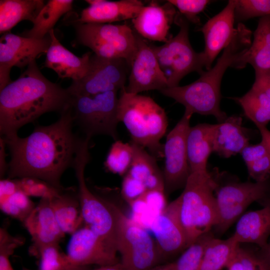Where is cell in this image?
Here are the masks:
<instances>
[{
  "label": "cell",
  "mask_w": 270,
  "mask_h": 270,
  "mask_svg": "<svg viewBox=\"0 0 270 270\" xmlns=\"http://www.w3.org/2000/svg\"><path fill=\"white\" fill-rule=\"evenodd\" d=\"M193 114L185 110L174 128L168 134L164 144V166L163 176L166 194L184 188L190 174L188 163L186 137Z\"/></svg>",
  "instance_id": "13"
},
{
  "label": "cell",
  "mask_w": 270,
  "mask_h": 270,
  "mask_svg": "<svg viewBox=\"0 0 270 270\" xmlns=\"http://www.w3.org/2000/svg\"><path fill=\"white\" fill-rule=\"evenodd\" d=\"M70 95L66 89L46 78L34 60L18 79L0 90V134L6 138L44 113L62 112Z\"/></svg>",
  "instance_id": "2"
},
{
  "label": "cell",
  "mask_w": 270,
  "mask_h": 270,
  "mask_svg": "<svg viewBox=\"0 0 270 270\" xmlns=\"http://www.w3.org/2000/svg\"><path fill=\"white\" fill-rule=\"evenodd\" d=\"M212 137V152L224 158L240 154L249 145L250 138L242 126V118L235 115L214 124Z\"/></svg>",
  "instance_id": "23"
},
{
  "label": "cell",
  "mask_w": 270,
  "mask_h": 270,
  "mask_svg": "<svg viewBox=\"0 0 270 270\" xmlns=\"http://www.w3.org/2000/svg\"><path fill=\"white\" fill-rule=\"evenodd\" d=\"M255 76H260L270 84V70L264 72H255Z\"/></svg>",
  "instance_id": "53"
},
{
  "label": "cell",
  "mask_w": 270,
  "mask_h": 270,
  "mask_svg": "<svg viewBox=\"0 0 270 270\" xmlns=\"http://www.w3.org/2000/svg\"><path fill=\"white\" fill-rule=\"evenodd\" d=\"M79 42L104 58L125 59L129 66L136 50V32L126 24H76Z\"/></svg>",
  "instance_id": "10"
},
{
  "label": "cell",
  "mask_w": 270,
  "mask_h": 270,
  "mask_svg": "<svg viewBox=\"0 0 270 270\" xmlns=\"http://www.w3.org/2000/svg\"><path fill=\"white\" fill-rule=\"evenodd\" d=\"M234 100L242 106L245 116L256 126H266L270 122V110L260 105L249 91Z\"/></svg>",
  "instance_id": "38"
},
{
  "label": "cell",
  "mask_w": 270,
  "mask_h": 270,
  "mask_svg": "<svg viewBox=\"0 0 270 270\" xmlns=\"http://www.w3.org/2000/svg\"><path fill=\"white\" fill-rule=\"evenodd\" d=\"M227 268L228 270H242V266L236 254Z\"/></svg>",
  "instance_id": "51"
},
{
  "label": "cell",
  "mask_w": 270,
  "mask_h": 270,
  "mask_svg": "<svg viewBox=\"0 0 270 270\" xmlns=\"http://www.w3.org/2000/svg\"><path fill=\"white\" fill-rule=\"evenodd\" d=\"M262 206H268L270 207V198H266L258 201Z\"/></svg>",
  "instance_id": "54"
},
{
  "label": "cell",
  "mask_w": 270,
  "mask_h": 270,
  "mask_svg": "<svg viewBox=\"0 0 270 270\" xmlns=\"http://www.w3.org/2000/svg\"><path fill=\"white\" fill-rule=\"evenodd\" d=\"M88 6L84 9L74 22L83 24H107L132 20L144 6L139 0H86Z\"/></svg>",
  "instance_id": "21"
},
{
  "label": "cell",
  "mask_w": 270,
  "mask_h": 270,
  "mask_svg": "<svg viewBox=\"0 0 270 270\" xmlns=\"http://www.w3.org/2000/svg\"><path fill=\"white\" fill-rule=\"evenodd\" d=\"M90 138L84 136L72 168L78 182V194L84 225L88 226L107 247L117 253L116 221L106 200L93 193L87 186L84 170L90 160Z\"/></svg>",
  "instance_id": "6"
},
{
  "label": "cell",
  "mask_w": 270,
  "mask_h": 270,
  "mask_svg": "<svg viewBox=\"0 0 270 270\" xmlns=\"http://www.w3.org/2000/svg\"><path fill=\"white\" fill-rule=\"evenodd\" d=\"M118 92H105L93 96H71L69 106L74 124L92 138L106 135L118 140Z\"/></svg>",
  "instance_id": "9"
},
{
  "label": "cell",
  "mask_w": 270,
  "mask_h": 270,
  "mask_svg": "<svg viewBox=\"0 0 270 270\" xmlns=\"http://www.w3.org/2000/svg\"><path fill=\"white\" fill-rule=\"evenodd\" d=\"M66 254L74 264L80 266L91 264L102 266L120 262L117 253L109 249L98 236L85 225L72 234Z\"/></svg>",
  "instance_id": "16"
},
{
  "label": "cell",
  "mask_w": 270,
  "mask_h": 270,
  "mask_svg": "<svg viewBox=\"0 0 270 270\" xmlns=\"http://www.w3.org/2000/svg\"><path fill=\"white\" fill-rule=\"evenodd\" d=\"M177 12L168 0L164 4L151 2L144 6L132 20L136 32L142 38L154 41L166 42L172 24Z\"/></svg>",
  "instance_id": "20"
},
{
  "label": "cell",
  "mask_w": 270,
  "mask_h": 270,
  "mask_svg": "<svg viewBox=\"0 0 270 270\" xmlns=\"http://www.w3.org/2000/svg\"><path fill=\"white\" fill-rule=\"evenodd\" d=\"M179 11L188 22L198 24V15L202 12L210 2L208 0H168Z\"/></svg>",
  "instance_id": "40"
},
{
  "label": "cell",
  "mask_w": 270,
  "mask_h": 270,
  "mask_svg": "<svg viewBox=\"0 0 270 270\" xmlns=\"http://www.w3.org/2000/svg\"><path fill=\"white\" fill-rule=\"evenodd\" d=\"M48 34L51 42L46 53L44 66L54 70L62 78H70L75 81L84 78L88 71L92 53L88 52L77 56L60 44L54 29Z\"/></svg>",
  "instance_id": "22"
},
{
  "label": "cell",
  "mask_w": 270,
  "mask_h": 270,
  "mask_svg": "<svg viewBox=\"0 0 270 270\" xmlns=\"http://www.w3.org/2000/svg\"><path fill=\"white\" fill-rule=\"evenodd\" d=\"M20 190L16 179H1L0 182V203Z\"/></svg>",
  "instance_id": "45"
},
{
  "label": "cell",
  "mask_w": 270,
  "mask_h": 270,
  "mask_svg": "<svg viewBox=\"0 0 270 270\" xmlns=\"http://www.w3.org/2000/svg\"><path fill=\"white\" fill-rule=\"evenodd\" d=\"M23 223L33 243L30 252L35 256L41 249L58 244L64 236L49 198H41Z\"/></svg>",
  "instance_id": "18"
},
{
  "label": "cell",
  "mask_w": 270,
  "mask_h": 270,
  "mask_svg": "<svg viewBox=\"0 0 270 270\" xmlns=\"http://www.w3.org/2000/svg\"></svg>",
  "instance_id": "55"
},
{
  "label": "cell",
  "mask_w": 270,
  "mask_h": 270,
  "mask_svg": "<svg viewBox=\"0 0 270 270\" xmlns=\"http://www.w3.org/2000/svg\"><path fill=\"white\" fill-rule=\"evenodd\" d=\"M236 0H230L218 14L210 18L200 30L203 34L205 46L202 52L208 70L220 52L229 44L234 34Z\"/></svg>",
  "instance_id": "19"
},
{
  "label": "cell",
  "mask_w": 270,
  "mask_h": 270,
  "mask_svg": "<svg viewBox=\"0 0 270 270\" xmlns=\"http://www.w3.org/2000/svg\"><path fill=\"white\" fill-rule=\"evenodd\" d=\"M136 45L132 58L128 83L124 88L130 94L148 90L160 91L168 87L150 45L136 32Z\"/></svg>",
  "instance_id": "15"
},
{
  "label": "cell",
  "mask_w": 270,
  "mask_h": 270,
  "mask_svg": "<svg viewBox=\"0 0 270 270\" xmlns=\"http://www.w3.org/2000/svg\"><path fill=\"white\" fill-rule=\"evenodd\" d=\"M150 228L161 256L174 255L188 246L180 218L178 198L155 215Z\"/></svg>",
  "instance_id": "17"
},
{
  "label": "cell",
  "mask_w": 270,
  "mask_h": 270,
  "mask_svg": "<svg viewBox=\"0 0 270 270\" xmlns=\"http://www.w3.org/2000/svg\"><path fill=\"white\" fill-rule=\"evenodd\" d=\"M259 253L270 267V241L264 246L260 248Z\"/></svg>",
  "instance_id": "50"
},
{
  "label": "cell",
  "mask_w": 270,
  "mask_h": 270,
  "mask_svg": "<svg viewBox=\"0 0 270 270\" xmlns=\"http://www.w3.org/2000/svg\"><path fill=\"white\" fill-rule=\"evenodd\" d=\"M50 200L58 225L64 234H72L84 226L76 188H64Z\"/></svg>",
  "instance_id": "25"
},
{
  "label": "cell",
  "mask_w": 270,
  "mask_h": 270,
  "mask_svg": "<svg viewBox=\"0 0 270 270\" xmlns=\"http://www.w3.org/2000/svg\"><path fill=\"white\" fill-rule=\"evenodd\" d=\"M35 206L29 196L20 190L0 203V210L4 212L22 222Z\"/></svg>",
  "instance_id": "35"
},
{
  "label": "cell",
  "mask_w": 270,
  "mask_h": 270,
  "mask_svg": "<svg viewBox=\"0 0 270 270\" xmlns=\"http://www.w3.org/2000/svg\"><path fill=\"white\" fill-rule=\"evenodd\" d=\"M214 236L210 231L200 236L174 262L176 270H200L206 246Z\"/></svg>",
  "instance_id": "34"
},
{
  "label": "cell",
  "mask_w": 270,
  "mask_h": 270,
  "mask_svg": "<svg viewBox=\"0 0 270 270\" xmlns=\"http://www.w3.org/2000/svg\"><path fill=\"white\" fill-rule=\"evenodd\" d=\"M250 211L239 218L232 236L238 243L255 244L260 248L268 242L270 236V207Z\"/></svg>",
  "instance_id": "24"
},
{
  "label": "cell",
  "mask_w": 270,
  "mask_h": 270,
  "mask_svg": "<svg viewBox=\"0 0 270 270\" xmlns=\"http://www.w3.org/2000/svg\"><path fill=\"white\" fill-rule=\"evenodd\" d=\"M16 179L20 190L28 196L50 199L58 196L64 188H56L43 180L34 178L25 177Z\"/></svg>",
  "instance_id": "37"
},
{
  "label": "cell",
  "mask_w": 270,
  "mask_h": 270,
  "mask_svg": "<svg viewBox=\"0 0 270 270\" xmlns=\"http://www.w3.org/2000/svg\"><path fill=\"white\" fill-rule=\"evenodd\" d=\"M241 155L246 166L255 160L264 156L268 154L266 146L262 140L256 144H249L241 152Z\"/></svg>",
  "instance_id": "44"
},
{
  "label": "cell",
  "mask_w": 270,
  "mask_h": 270,
  "mask_svg": "<svg viewBox=\"0 0 270 270\" xmlns=\"http://www.w3.org/2000/svg\"><path fill=\"white\" fill-rule=\"evenodd\" d=\"M133 152L130 143L116 140L110 148L104 166L113 174L124 176L130 167Z\"/></svg>",
  "instance_id": "32"
},
{
  "label": "cell",
  "mask_w": 270,
  "mask_h": 270,
  "mask_svg": "<svg viewBox=\"0 0 270 270\" xmlns=\"http://www.w3.org/2000/svg\"><path fill=\"white\" fill-rule=\"evenodd\" d=\"M236 255L241 263L242 270H270V266L259 252H256L239 246Z\"/></svg>",
  "instance_id": "42"
},
{
  "label": "cell",
  "mask_w": 270,
  "mask_h": 270,
  "mask_svg": "<svg viewBox=\"0 0 270 270\" xmlns=\"http://www.w3.org/2000/svg\"><path fill=\"white\" fill-rule=\"evenodd\" d=\"M74 120L68 106L60 118L46 126H37L26 138H2L9 150L8 178L31 177L63 188L60 178L72 167L82 137L73 132Z\"/></svg>",
  "instance_id": "1"
},
{
  "label": "cell",
  "mask_w": 270,
  "mask_h": 270,
  "mask_svg": "<svg viewBox=\"0 0 270 270\" xmlns=\"http://www.w3.org/2000/svg\"><path fill=\"white\" fill-rule=\"evenodd\" d=\"M252 44L242 58V68L248 64L255 72L270 70V15L260 18Z\"/></svg>",
  "instance_id": "28"
},
{
  "label": "cell",
  "mask_w": 270,
  "mask_h": 270,
  "mask_svg": "<svg viewBox=\"0 0 270 270\" xmlns=\"http://www.w3.org/2000/svg\"><path fill=\"white\" fill-rule=\"evenodd\" d=\"M252 34L244 24L238 23L232 40L214 66L204 71L194 82L184 86L168 87L161 94L182 104L193 114L213 116L218 123L222 122L228 117L220 108L222 76L229 67L242 68V58L252 44Z\"/></svg>",
  "instance_id": "3"
},
{
  "label": "cell",
  "mask_w": 270,
  "mask_h": 270,
  "mask_svg": "<svg viewBox=\"0 0 270 270\" xmlns=\"http://www.w3.org/2000/svg\"><path fill=\"white\" fill-rule=\"evenodd\" d=\"M40 259L38 270H88V266L74 264L66 254L62 252L58 244L41 249L37 255ZM23 270H30L23 268Z\"/></svg>",
  "instance_id": "33"
},
{
  "label": "cell",
  "mask_w": 270,
  "mask_h": 270,
  "mask_svg": "<svg viewBox=\"0 0 270 270\" xmlns=\"http://www.w3.org/2000/svg\"><path fill=\"white\" fill-rule=\"evenodd\" d=\"M270 15V0H236L235 21Z\"/></svg>",
  "instance_id": "36"
},
{
  "label": "cell",
  "mask_w": 270,
  "mask_h": 270,
  "mask_svg": "<svg viewBox=\"0 0 270 270\" xmlns=\"http://www.w3.org/2000/svg\"><path fill=\"white\" fill-rule=\"evenodd\" d=\"M249 92L260 105L270 110V98L268 95L254 87H252Z\"/></svg>",
  "instance_id": "46"
},
{
  "label": "cell",
  "mask_w": 270,
  "mask_h": 270,
  "mask_svg": "<svg viewBox=\"0 0 270 270\" xmlns=\"http://www.w3.org/2000/svg\"><path fill=\"white\" fill-rule=\"evenodd\" d=\"M44 5L42 0H0V34L9 32L22 20L33 23Z\"/></svg>",
  "instance_id": "29"
},
{
  "label": "cell",
  "mask_w": 270,
  "mask_h": 270,
  "mask_svg": "<svg viewBox=\"0 0 270 270\" xmlns=\"http://www.w3.org/2000/svg\"><path fill=\"white\" fill-rule=\"evenodd\" d=\"M250 176L256 182H264L270 176V157L269 154L258 158L246 166Z\"/></svg>",
  "instance_id": "43"
},
{
  "label": "cell",
  "mask_w": 270,
  "mask_h": 270,
  "mask_svg": "<svg viewBox=\"0 0 270 270\" xmlns=\"http://www.w3.org/2000/svg\"><path fill=\"white\" fill-rule=\"evenodd\" d=\"M130 67L124 58H108L92 54L88 71L82 79L72 81L66 90L71 96H93L126 86Z\"/></svg>",
  "instance_id": "11"
},
{
  "label": "cell",
  "mask_w": 270,
  "mask_h": 270,
  "mask_svg": "<svg viewBox=\"0 0 270 270\" xmlns=\"http://www.w3.org/2000/svg\"><path fill=\"white\" fill-rule=\"evenodd\" d=\"M0 177H2L6 172L8 171V164L6 163V152L5 146L6 144L2 138L0 139Z\"/></svg>",
  "instance_id": "48"
},
{
  "label": "cell",
  "mask_w": 270,
  "mask_h": 270,
  "mask_svg": "<svg viewBox=\"0 0 270 270\" xmlns=\"http://www.w3.org/2000/svg\"><path fill=\"white\" fill-rule=\"evenodd\" d=\"M125 88V87H124ZM120 91L118 118L128 132L131 141L142 146L156 160L164 158V144L168 120L164 110L152 98Z\"/></svg>",
  "instance_id": "4"
},
{
  "label": "cell",
  "mask_w": 270,
  "mask_h": 270,
  "mask_svg": "<svg viewBox=\"0 0 270 270\" xmlns=\"http://www.w3.org/2000/svg\"><path fill=\"white\" fill-rule=\"evenodd\" d=\"M218 222L214 227L218 233L224 232L254 202L270 198L268 180L254 182H232L216 190Z\"/></svg>",
  "instance_id": "12"
},
{
  "label": "cell",
  "mask_w": 270,
  "mask_h": 270,
  "mask_svg": "<svg viewBox=\"0 0 270 270\" xmlns=\"http://www.w3.org/2000/svg\"><path fill=\"white\" fill-rule=\"evenodd\" d=\"M133 152L130 167L126 174L142 182L148 190H164L163 174L156 158L142 146L130 142Z\"/></svg>",
  "instance_id": "27"
},
{
  "label": "cell",
  "mask_w": 270,
  "mask_h": 270,
  "mask_svg": "<svg viewBox=\"0 0 270 270\" xmlns=\"http://www.w3.org/2000/svg\"><path fill=\"white\" fill-rule=\"evenodd\" d=\"M25 239L22 236H13L5 228H0V270H14L10 257L15 249L22 246Z\"/></svg>",
  "instance_id": "39"
},
{
  "label": "cell",
  "mask_w": 270,
  "mask_h": 270,
  "mask_svg": "<svg viewBox=\"0 0 270 270\" xmlns=\"http://www.w3.org/2000/svg\"><path fill=\"white\" fill-rule=\"evenodd\" d=\"M105 200L114 216L116 248L123 270H150L161 256L155 240L116 204Z\"/></svg>",
  "instance_id": "7"
},
{
  "label": "cell",
  "mask_w": 270,
  "mask_h": 270,
  "mask_svg": "<svg viewBox=\"0 0 270 270\" xmlns=\"http://www.w3.org/2000/svg\"><path fill=\"white\" fill-rule=\"evenodd\" d=\"M72 0H50L40 11L33 22L32 27L24 31L22 36L40 39L48 34L58 20L72 8Z\"/></svg>",
  "instance_id": "31"
},
{
  "label": "cell",
  "mask_w": 270,
  "mask_h": 270,
  "mask_svg": "<svg viewBox=\"0 0 270 270\" xmlns=\"http://www.w3.org/2000/svg\"><path fill=\"white\" fill-rule=\"evenodd\" d=\"M218 186L208 170L192 172L178 197L180 218L188 246L217 224V204L214 192Z\"/></svg>",
  "instance_id": "5"
},
{
  "label": "cell",
  "mask_w": 270,
  "mask_h": 270,
  "mask_svg": "<svg viewBox=\"0 0 270 270\" xmlns=\"http://www.w3.org/2000/svg\"><path fill=\"white\" fill-rule=\"evenodd\" d=\"M214 124L202 123L190 127L186 137L188 163L190 172L207 171V162L212 152Z\"/></svg>",
  "instance_id": "26"
},
{
  "label": "cell",
  "mask_w": 270,
  "mask_h": 270,
  "mask_svg": "<svg viewBox=\"0 0 270 270\" xmlns=\"http://www.w3.org/2000/svg\"><path fill=\"white\" fill-rule=\"evenodd\" d=\"M262 136V140L266 144L270 157V130L266 126H258Z\"/></svg>",
  "instance_id": "49"
},
{
  "label": "cell",
  "mask_w": 270,
  "mask_h": 270,
  "mask_svg": "<svg viewBox=\"0 0 270 270\" xmlns=\"http://www.w3.org/2000/svg\"><path fill=\"white\" fill-rule=\"evenodd\" d=\"M146 191L145 185L142 182L128 174L124 176L122 183L121 194L131 206L142 198Z\"/></svg>",
  "instance_id": "41"
},
{
  "label": "cell",
  "mask_w": 270,
  "mask_h": 270,
  "mask_svg": "<svg viewBox=\"0 0 270 270\" xmlns=\"http://www.w3.org/2000/svg\"><path fill=\"white\" fill-rule=\"evenodd\" d=\"M252 87L264 92L270 98V84L260 76H255V81Z\"/></svg>",
  "instance_id": "47"
},
{
  "label": "cell",
  "mask_w": 270,
  "mask_h": 270,
  "mask_svg": "<svg viewBox=\"0 0 270 270\" xmlns=\"http://www.w3.org/2000/svg\"><path fill=\"white\" fill-rule=\"evenodd\" d=\"M174 22L180 27L178 34L160 46L150 45L168 82V87L178 86L181 80L192 72L200 75L204 71L203 52H196L189 40L187 20L177 12Z\"/></svg>",
  "instance_id": "8"
},
{
  "label": "cell",
  "mask_w": 270,
  "mask_h": 270,
  "mask_svg": "<svg viewBox=\"0 0 270 270\" xmlns=\"http://www.w3.org/2000/svg\"><path fill=\"white\" fill-rule=\"evenodd\" d=\"M239 246L232 236L225 240L213 236L206 246L200 270H222L227 268L235 258Z\"/></svg>",
  "instance_id": "30"
},
{
  "label": "cell",
  "mask_w": 270,
  "mask_h": 270,
  "mask_svg": "<svg viewBox=\"0 0 270 270\" xmlns=\"http://www.w3.org/2000/svg\"><path fill=\"white\" fill-rule=\"evenodd\" d=\"M94 270H123V269L120 262H119L115 264L100 266L98 268L95 269Z\"/></svg>",
  "instance_id": "52"
},
{
  "label": "cell",
  "mask_w": 270,
  "mask_h": 270,
  "mask_svg": "<svg viewBox=\"0 0 270 270\" xmlns=\"http://www.w3.org/2000/svg\"><path fill=\"white\" fill-rule=\"evenodd\" d=\"M51 42L49 35L40 39L20 36L11 32L4 34L0 39V90L11 80L12 67L28 66L42 53H46Z\"/></svg>",
  "instance_id": "14"
}]
</instances>
